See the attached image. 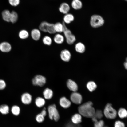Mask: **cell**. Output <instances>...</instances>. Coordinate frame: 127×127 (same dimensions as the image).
Listing matches in <instances>:
<instances>
[{"instance_id": "6da1fadb", "label": "cell", "mask_w": 127, "mask_h": 127, "mask_svg": "<svg viewBox=\"0 0 127 127\" xmlns=\"http://www.w3.org/2000/svg\"><path fill=\"white\" fill-rule=\"evenodd\" d=\"M79 113L84 117L92 118L94 115L95 110L93 107V103L88 101L80 105L78 108Z\"/></svg>"}, {"instance_id": "7a4b0ae2", "label": "cell", "mask_w": 127, "mask_h": 127, "mask_svg": "<svg viewBox=\"0 0 127 127\" xmlns=\"http://www.w3.org/2000/svg\"><path fill=\"white\" fill-rule=\"evenodd\" d=\"M103 114L107 118L111 119H115L117 116V112L110 103L107 104L105 106Z\"/></svg>"}, {"instance_id": "3957f363", "label": "cell", "mask_w": 127, "mask_h": 127, "mask_svg": "<svg viewBox=\"0 0 127 127\" xmlns=\"http://www.w3.org/2000/svg\"><path fill=\"white\" fill-rule=\"evenodd\" d=\"M104 21L103 18L100 16L94 15L91 17L90 24L91 26L94 28H97L102 26Z\"/></svg>"}, {"instance_id": "277c9868", "label": "cell", "mask_w": 127, "mask_h": 127, "mask_svg": "<svg viewBox=\"0 0 127 127\" xmlns=\"http://www.w3.org/2000/svg\"><path fill=\"white\" fill-rule=\"evenodd\" d=\"M49 117L51 120L56 121H58L60 118L59 112L55 104L49 106L48 108Z\"/></svg>"}, {"instance_id": "5b68a950", "label": "cell", "mask_w": 127, "mask_h": 127, "mask_svg": "<svg viewBox=\"0 0 127 127\" xmlns=\"http://www.w3.org/2000/svg\"><path fill=\"white\" fill-rule=\"evenodd\" d=\"M64 26L63 32L66 38L67 43L70 45L72 44L76 40L75 36L72 34L71 31L68 29L65 24L63 22Z\"/></svg>"}, {"instance_id": "8992f818", "label": "cell", "mask_w": 127, "mask_h": 127, "mask_svg": "<svg viewBox=\"0 0 127 127\" xmlns=\"http://www.w3.org/2000/svg\"><path fill=\"white\" fill-rule=\"evenodd\" d=\"M46 81L45 77L42 75H38L35 76L32 79V83L34 85L42 87L45 84Z\"/></svg>"}, {"instance_id": "52a82bcc", "label": "cell", "mask_w": 127, "mask_h": 127, "mask_svg": "<svg viewBox=\"0 0 127 127\" xmlns=\"http://www.w3.org/2000/svg\"><path fill=\"white\" fill-rule=\"evenodd\" d=\"M82 99L81 95L76 92L72 93L70 96L71 101L72 102L76 104H80L82 102Z\"/></svg>"}, {"instance_id": "ba28073f", "label": "cell", "mask_w": 127, "mask_h": 127, "mask_svg": "<svg viewBox=\"0 0 127 127\" xmlns=\"http://www.w3.org/2000/svg\"><path fill=\"white\" fill-rule=\"evenodd\" d=\"M71 54L68 50L65 49L62 50L61 52L60 56L61 58L63 61L68 62L71 57Z\"/></svg>"}, {"instance_id": "9c48e42d", "label": "cell", "mask_w": 127, "mask_h": 127, "mask_svg": "<svg viewBox=\"0 0 127 127\" xmlns=\"http://www.w3.org/2000/svg\"><path fill=\"white\" fill-rule=\"evenodd\" d=\"M21 100L23 104H29L30 103L32 102V96L28 93H24L21 95Z\"/></svg>"}, {"instance_id": "30bf717a", "label": "cell", "mask_w": 127, "mask_h": 127, "mask_svg": "<svg viewBox=\"0 0 127 127\" xmlns=\"http://www.w3.org/2000/svg\"><path fill=\"white\" fill-rule=\"evenodd\" d=\"M59 103L60 106L64 108H69L71 105V101L64 97L60 98L59 100Z\"/></svg>"}, {"instance_id": "8fae6325", "label": "cell", "mask_w": 127, "mask_h": 127, "mask_svg": "<svg viewBox=\"0 0 127 127\" xmlns=\"http://www.w3.org/2000/svg\"><path fill=\"white\" fill-rule=\"evenodd\" d=\"M70 9V7L69 5L65 2L61 3L59 8L60 12L65 14L68 13Z\"/></svg>"}, {"instance_id": "7c38bea8", "label": "cell", "mask_w": 127, "mask_h": 127, "mask_svg": "<svg viewBox=\"0 0 127 127\" xmlns=\"http://www.w3.org/2000/svg\"><path fill=\"white\" fill-rule=\"evenodd\" d=\"M11 48L10 44L8 42H3L0 44V50L3 52H9L11 50Z\"/></svg>"}, {"instance_id": "4fadbf2b", "label": "cell", "mask_w": 127, "mask_h": 127, "mask_svg": "<svg viewBox=\"0 0 127 127\" xmlns=\"http://www.w3.org/2000/svg\"><path fill=\"white\" fill-rule=\"evenodd\" d=\"M72 123L75 124H79L82 121V116L79 113H75L71 117Z\"/></svg>"}, {"instance_id": "5bb4252c", "label": "cell", "mask_w": 127, "mask_h": 127, "mask_svg": "<svg viewBox=\"0 0 127 127\" xmlns=\"http://www.w3.org/2000/svg\"><path fill=\"white\" fill-rule=\"evenodd\" d=\"M31 37L34 40L38 41L40 39L41 33L39 29H34L32 30L31 32Z\"/></svg>"}, {"instance_id": "9a60e30c", "label": "cell", "mask_w": 127, "mask_h": 127, "mask_svg": "<svg viewBox=\"0 0 127 127\" xmlns=\"http://www.w3.org/2000/svg\"><path fill=\"white\" fill-rule=\"evenodd\" d=\"M67 86L69 90L74 92L77 90L78 87L76 83L71 80H68L67 83Z\"/></svg>"}, {"instance_id": "2e32d148", "label": "cell", "mask_w": 127, "mask_h": 127, "mask_svg": "<svg viewBox=\"0 0 127 127\" xmlns=\"http://www.w3.org/2000/svg\"><path fill=\"white\" fill-rule=\"evenodd\" d=\"M71 5L73 8L76 10L80 9L83 6L82 3L80 0H73Z\"/></svg>"}, {"instance_id": "e0dca14e", "label": "cell", "mask_w": 127, "mask_h": 127, "mask_svg": "<svg viewBox=\"0 0 127 127\" xmlns=\"http://www.w3.org/2000/svg\"><path fill=\"white\" fill-rule=\"evenodd\" d=\"M64 36L59 33L56 34L53 38L54 42L56 44H62L64 42Z\"/></svg>"}, {"instance_id": "ac0fdd59", "label": "cell", "mask_w": 127, "mask_h": 127, "mask_svg": "<svg viewBox=\"0 0 127 127\" xmlns=\"http://www.w3.org/2000/svg\"><path fill=\"white\" fill-rule=\"evenodd\" d=\"M103 116V113L102 111L100 110H97L95 111L94 115L91 118L92 120L94 122L101 119Z\"/></svg>"}, {"instance_id": "d6986e66", "label": "cell", "mask_w": 127, "mask_h": 127, "mask_svg": "<svg viewBox=\"0 0 127 127\" xmlns=\"http://www.w3.org/2000/svg\"><path fill=\"white\" fill-rule=\"evenodd\" d=\"M74 16L72 14L68 13L65 14L64 16L63 22L65 24H70L74 20Z\"/></svg>"}, {"instance_id": "ffe728a7", "label": "cell", "mask_w": 127, "mask_h": 127, "mask_svg": "<svg viewBox=\"0 0 127 127\" xmlns=\"http://www.w3.org/2000/svg\"><path fill=\"white\" fill-rule=\"evenodd\" d=\"M2 15L3 20L8 22H10L11 12L8 10H5L2 12Z\"/></svg>"}, {"instance_id": "44dd1931", "label": "cell", "mask_w": 127, "mask_h": 127, "mask_svg": "<svg viewBox=\"0 0 127 127\" xmlns=\"http://www.w3.org/2000/svg\"><path fill=\"white\" fill-rule=\"evenodd\" d=\"M53 92L50 89L46 88L43 92V95L44 98L47 99H51L53 96Z\"/></svg>"}, {"instance_id": "7402d4cb", "label": "cell", "mask_w": 127, "mask_h": 127, "mask_svg": "<svg viewBox=\"0 0 127 127\" xmlns=\"http://www.w3.org/2000/svg\"><path fill=\"white\" fill-rule=\"evenodd\" d=\"M75 49L77 52L80 53H83L85 51V47L83 43L79 42L75 45Z\"/></svg>"}, {"instance_id": "603a6c76", "label": "cell", "mask_w": 127, "mask_h": 127, "mask_svg": "<svg viewBox=\"0 0 127 127\" xmlns=\"http://www.w3.org/2000/svg\"><path fill=\"white\" fill-rule=\"evenodd\" d=\"M54 27L56 32L60 33L63 32L64 26L63 23H56L54 24Z\"/></svg>"}, {"instance_id": "cb8c5ba5", "label": "cell", "mask_w": 127, "mask_h": 127, "mask_svg": "<svg viewBox=\"0 0 127 127\" xmlns=\"http://www.w3.org/2000/svg\"><path fill=\"white\" fill-rule=\"evenodd\" d=\"M45 103L44 99L43 98L39 97L37 98L35 100V103L36 106L38 107H41L43 106Z\"/></svg>"}, {"instance_id": "d4e9b609", "label": "cell", "mask_w": 127, "mask_h": 127, "mask_svg": "<svg viewBox=\"0 0 127 127\" xmlns=\"http://www.w3.org/2000/svg\"><path fill=\"white\" fill-rule=\"evenodd\" d=\"M117 114L121 118H126L127 117V111L124 108H121L118 110Z\"/></svg>"}, {"instance_id": "484cf974", "label": "cell", "mask_w": 127, "mask_h": 127, "mask_svg": "<svg viewBox=\"0 0 127 127\" xmlns=\"http://www.w3.org/2000/svg\"><path fill=\"white\" fill-rule=\"evenodd\" d=\"M87 87L90 91L92 92L96 89L97 87V85L94 82L90 81L87 83Z\"/></svg>"}, {"instance_id": "4316f807", "label": "cell", "mask_w": 127, "mask_h": 127, "mask_svg": "<svg viewBox=\"0 0 127 127\" xmlns=\"http://www.w3.org/2000/svg\"><path fill=\"white\" fill-rule=\"evenodd\" d=\"M18 16L17 13L14 11H12L11 12L10 22L12 23H16L17 21Z\"/></svg>"}, {"instance_id": "83f0119b", "label": "cell", "mask_w": 127, "mask_h": 127, "mask_svg": "<svg viewBox=\"0 0 127 127\" xmlns=\"http://www.w3.org/2000/svg\"><path fill=\"white\" fill-rule=\"evenodd\" d=\"M28 32L25 30H22L20 31L19 33V37L22 39H25L27 38L29 36Z\"/></svg>"}, {"instance_id": "f1b7e54d", "label": "cell", "mask_w": 127, "mask_h": 127, "mask_svg": "<svg viewBox=\"0 0 127 127\" xmlns=\"http://www.w3.org/2000/svg\"><path fill=\"white\" fill-rule=\"evenodd\" d=\"M48 23L46 21L42 22L39 26V28L40 31L44 32H47V28Z\"/></svg>"}, {"instance_id": "f546056e", "label": "cell", "mask_w": 127, "mask_h": 127, "mask_svg": "<svg viewBox=\"0 0 127 127\" xmlns=\"http://www.w3.org/2000/svg\"><path fill=\"white\" fill-rule=\"evenodd\" d=\"M9 110V107L7 105L3 104L0 106V112L3 114H6L8 113Z\"/></svg>"}, {"instance_id": "4dcf8cb0", "label": "cell", "mask_w": 127, "mask_h": 127, "mask_svg": "<svg viewBox=\"0 0 127 127\" xmlns=\"http://www.w3.org/2000/svg\"><path fill=\"white\" fill-rule=\"evenodd\" d=\"M42 41L45 45L49 46L52 44V40L50 37L46 36H45L43 38Z\"/></svg>"}, {"instance_id": "1f68e13d", "label": "cell", "mask_w": 127, "mask_h": 127, "mask_svg": "<svg viewBox=\"0 0 127 127\" xmlns=\"http://www.w3.org/2000/svg\"><path fill=\"white\" fill-rule=\"evenodd\" d=\"M47 32L51 34H55L56 32L55 31L54 24L48 23L47 29Z\"/></svg>"}, {"instance_id": "d6a6232c", "label": "cell", "mask_w": 127, "mask_h": 127, "mask_svg": "<svg viewBox=\"0 0 127 127\" xmlns=\"http://www.w3.org/2000/svg\"><path fill=\"white\" fill-rule=\"evenodd\" d=\"M11 110L12 113L15 115H18L20 113V108L17 106H13L12 107Z\"/></svg>"}, {"instance_id": "836d02e7", "label": "cell", "mask_w": 127, "mask_h": 127, "mask_svg": "<svg viewBox=\"0 0 127 127\" xmlns=\"http://www.w3.org/2000/svg\"><path fill=\"white\" fill-rule=\"evenodd\" d=\"M104 125V122L102 120L100 119L94 122V127H103Z\"/></svg>"}, {"instance_id": "e575fe53", "label": "cell", "mask_w": 127, "mask_h": 127, "mask_svg": "<svg viewBox=\"0 0 127 127\" xmlns=\"http://www.w3.org/2000/svg\"><path fill=\"white\" fill-rule=\"evenodd\" d=\"M44 117L41 113L39 114L36 115V119L38 122L41 123L44 121Z\"/></svg>"}, {"instance_id": "d590c367", "label": "cell", "mask_w": 127, "mask_h": 127, "mask_svg": "<svg viewBox=\"0 0 127 127\" xmlns=\"http://www.w3.org/2000/svg\"><path fill=\"white\" fill-rule=\"evenodd\" d=\"M9 4L12 6L16 7L20 3V0H8Z\"/></svg>"}, {"instance_id": "8d00e7d4", "label": "cell", "mask_w": 127, "mask_h": 127, "mask_svg": "<svg viewBox=\"0 0 127 127\" xmlns=\"http://www.w3.org/2000/svg\"><path fill=\"white\" fill-rule=\"evenodd\" d=\"M114 127H125V125L124 123L122 122L117 120L116 121L114 124Z\"/></svg>"}, {"instance_id": "74e56055", "label": "cell", "mask_w": 127, "mask_h": 127, "mask_svg": "<svg viewBox=\"0 0 127 127\" xmlns=\"http://www.w3.org/2000/svg\"><path fill=\"white\" fill-rule=\"evenodd\" d=\"M6 84L4 80L0 79V90L4 89L6 87Z\"/></svg>"}, {"instance_id": "f35d334b", "label": "cell", "mask_w": 127, "mask_h": 127, "mask_svg": "<svg viewBox=\"0 0 127 127\" xmlns=\"http://www.w3.org/2000/svg\"><path fill=\"white\" fill-rule=\"evenodd\" d=\"M65 127H80L79 124L76 125L72 123H69L67 124Z\"/></svg>"}, {"instance_id": "ab89813d", "label": "cell", "mask_w": 127, "mask_h": 127, "mask_svg": "<svg viewBox=\"0 0 127 127\" xmlns=\"http://www.w3.org/2000/svg\"><path fill=\"white\" fill-rule=\"evenodd\" d=\"M45 108L43 109L41 111L40 113L43 115L45 117L47 114V112L45 110Z\"/></svg>"}, {"instance_id": "60d3db41", "label": "cell", "mask_w": 127, "mask_h": 127, "mask_svg": "<svg viewBox=\"0 0 127 127\" xmlns=\"http://www.w3.org/2000/svg\"><path fill=\"white\" fill-rule=\"evenodd\" d=\"M124 65L125 68L127 70V57L126 59V61L124 63Z\"/></svg>"}, {"instance_id": "b9f144b4", "label": "cell", "mask_w": 127, "mask_h": 127, "mask_svg": "<svg viewBox=\"0 0 127 127\" xmlns=\"http://www.w3.org/2000/svg\"><path fill=\"white\" fill-rule=\"evenodd\" d=\"M103 127H108L107 126H105V125Z\"/></svg>"}, {"instance_id": "7bdbcfd3", "label": "cell", "mask_w": 127, "mask_h": 127, "mask_svg": "<svg viewBox=\"0 0 127 127\" xmlns=\"http://www.w3.org/2000/svg\"><path fill=\"white\" fill-rule=\"evenodd\" d=\"M125 0V1H127V0Z\"/></svg>"}]
</instances>
